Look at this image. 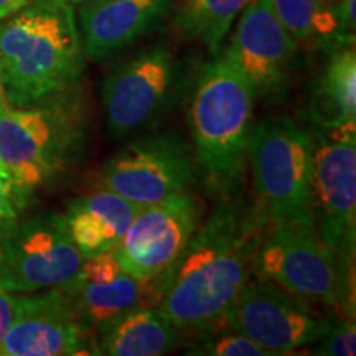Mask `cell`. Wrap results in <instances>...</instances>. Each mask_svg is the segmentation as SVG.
Segmentation results:
<instances>
[{
  "mask_svg": "<svg viewBox=\"0 0 356 356\" xmlns=\"http://www.w3.org/2000/svg\"><path fill=\"white\" fill-rule=\"evenodd\" d=\"M249 0H173L175 26L185 37L220 50L231 26Z\"/></svg>",
  "mask_w": 356,
  "mask_h": 356,
  "instance_id": "obj_20",
  "label": "cell"
},
{
  "mask_svg": "<svg viewBox=\"0 0 356 356\" xmlns=\"http://www.w3.org/2000/svg\"><path fill=\"white\" fill-rule=\"evenodd\" d=\"M181 91V73L165 47L137 53L118 65L102 83L106 126L114 139L149 131L165 119Z\"/></svg>",
  "mask_w": 356,
  "mask_h": 356,
  "instance_id": "obj_7",
  "label": "cell"
},
{
  "mask_svg": "<svg viewBox=\"0 0 356 356\" xmlns=\"http://www.w3.org/2000/svg\"><path fill=\"white\" fill-rule=\"evenodd\" d=\"M333 318L312 310L309 302L269 280H249L220 325L243 333L275 356L293 355L328 332Z\"/></svg>",
  "mask_w": 356,
  "mask_h": 356,
  "instance_id": "obj_11",
  "label": "cell"
},
{
  "mask_svg": "<svg viewBox=\"0 0 356 356\" xmlns=\"http://www.w3.org/2000/svg\"><path fill=\"white\" fill-rule=\"evenodd\" d=\"M269 220L239 195L222 198L157 275L160 314L184 332L215 327L256 270Z\"/></svg>",
  "mask_w": 356,
  "mask_h": 356,
  "instance_id": "obj_1",
  "label": "cell"
},
{
  "mask_svg": "<svg viewBox=\"0 0 356 356\" xmlns=\"http://www.w3.org/2000/svg\"><path fill=\"white\" fill-rule=\"evenodd\" d=\"M30 200L17 185L6 163L0 160V238L10 231L29 208Z\"/></svg>",
  "mask_w": 356,
  "mask_h": 356,
  "instance_id": "obj_23",
  "label": "cell"
},
{
  "mask_svg": "<svg viewBox=\"0 0 356 356\" xmlns=\"http://www.w3.org/2000/svg\"><path fill=\"white\" fill-rule=\"evenodd\" d=\"M97 355L95 333L79 317L66 289L53 287L17 297L0 356Z\"/></svg>",
  "mask_w": 356,
  "mask_h": 356,
  "instance_id": "obj_13",
  "label": "cell"
},
{
  "mask_svg": "<svg viewBox=\"0 0 356 356\" xmlns=\"http://www.w3.org/2000/svg\"><path fill=\"white\" fill-rule=\"evenodd\" d=\"M314 134L287 115L262 119L252 129L248 163L256 204L269 222L314 225Z\"/></svg>",
  "mask_w": 356,
  "mask_h": 356,
  "instance_id": "obj_6",
  "label": "cell"
},
{
  "mask_svg": "<svg viewBox=\"0 0 356 356\" xmlns=\"http://www.w3.org/2000/svg\"><path fill=\"white\" fill-rule=\"evenodd\" d=\"M81 264L83 256L61 213L22 216L0 238V282L12 293L65 286L78 274Z\"/></svg>",
  "mask_w": 356,
  "mask_h": 356,
  "instance_id": "obj_8",
  "label": "cell"
},
{
  "mask_svg": "<svg viewBox=\"0 0 356 356\" xmlns=\"http://www.w3.org/2000/svg\"><path fill=\"white\" fill-rule=\"evenodd\" d=\"M195 152L180 134L165 131L129 142L104 163L99 184L131 202L150 207L190 188L197 180Z\"/></svg>",
  "mask_w": 356,
  "mask_h": 356,
  "instance_id": "obj_10",
  "label": "cell"
},
{
  "mask_svg": "<svg viewBox=\"0 0 356 356\" xmlns=\"http://www.w3.org/2000/svg\"><path fill=\"white\" fill-rule=\"evenodd\" d=\"M74 302L79 317L92 333L102 323L142 307H157L160 287L157 277L140 282L122 270L106 284L84 282L73 277L63 286Z\"/></svg>",
  "mask_w": 356,
  "mask_h": 356,
  "instance_id": "obj_18",
  "label": "cell"
},
{
  "mask_svg": "<svg viewBox=\"0 0 356 356\" xmlns=\"http://www.w3.org/2000/svg\"><path fill=\"white\" fill-rule=\"evenodd\" d=\"M355 7L356 0H337L335 2V13L338 25H340V32L350 42H355Z\"/></svg>",
  "mask_w": 356,
  "mask_h": 356,
  "instance_id": "obj_26",
  "label": "cell"
},
{
  "mask_svg": "<svg viewBox=\"0 0 356 356\" xmlns=\"http://www.w3.org/2000/svg\"><path fill=\"white\" fill-rule=\"evenodd\" d=\"M202 216L200 200L186 191L145 207L114 249L121 269L140 282L157 277L184 251Z\"/></svg>",
  "mask_w": 356,
  "mask_h": 356,
  "instance_id": "obj_12",
  "label": "cell"
},
{
  "mask_svg": "<svg viewBox=\"0 0 356 356\" xmlns=\"http://www.w3.org/2000/svg\"><path fill=\"white\" fill-rule=\"evenodd\" d=\"M63 2H66V3H70L71 7H74V8H78V7H83V6H88V3H91V2H95V0H63Z\"/></svg>",
  "mask_w": 356,
  "mask_h": 356,
  "instance_id": "obj_30",
  "label": "cell"
},
{
  "mask_svg": "<svg viewBox=\"0 0 356 356\" xmlns=\"http://www.w3.org/2000/svg\"><path fill=\"white\" fill-rule=\"evenodd\" d=\"M297 50L299 43L280 24L270 0H249L222 55L248 79L256 99L274 101L289 86Z\"/></svg>",
  "mask_w": 356,
  "mask_h": 356,
  "instance_id": "obj_14",
  "label": "cell"
},
{
  "mask_svg": "<svg viewBox=\"0 0 356 356\" xmlns=\"http://www.w3.org/2000/svg\"><path fill=\"white\" fill-rule=\"evenodd\" d=\"M312 170V220L318 238L355 261L356 122L318 129Z\"/></svg>",
  "mask_w": 356,
  "mask_h": 356,
  "instance_id": "obj_9",
  "label": "cell"
},
{
  "mask_svg": "<svg viewBox=\"0 0 356 356\" xmlns=\"http://www.w3.org/2000/svg\"><path fill=\"white\" fill-rule=\"evenodd\" d=\"M10 108L7 102V97H6V89H3V83H2V78H0V114L6 113V111Z\"/></svg>",
  "mask_w": 356,
  "mask_h": 356,
  "instance_id": "obj_29",
  "label": "cell"
},
{
  "mask_svg": "<svg viewBox=\"0 0 356 356\" xmlns=\"http://www.w3.org/2000/svg\"><path fill=\"white\" fill-rule=\"evenodd\" d=\"M88 139L89 106L79 86L0 114V160L30 202L78 165Z\"/></svg>",
  "mask_w": 356,
  "mask_h": 356,
  "instance_id": "obj_3",
  "label": "cell"
},
{
  "mask_svg": "<svg viewBox=\"0 0 356 356\" xmlns=\"http://www.w3.org/2000/svg\"><path fill=\"white\" fill-rule=\"evenodd\" d=\"M17 297L8 292L3 284L0 282V341L6 337L8 328H10L13 320V312H15Z\"/></svg>",
  "mask_w": 356,
  "mask_h": 356,
  "instance_id": "obj_27",
  "label": "cell"
},
{
  "mask_svg": "<svg viewBox=\"0 0 356 356\" xmlns=\"http://www.w3.org/2000/svg\"><path fill=\"white\" fill-rule=\"evenodd\" d=\"M121 273V264H119L114 251H106L97 256L83 259V264L74 277L84 280V282L106 284L118 277Z\"/></svg>",
  "mask_w": 356,
  "mask_h": 356,
  "instance_id": "obj_25",
  "label": "cell"
},
{
  "mask_svg": "<svg viewBox=\"0 0 356 356\" xmlns=\"http://www.w3.org/2000/svg\"><path fill=\"white\" fill-rule=\"evenodd\" d=\"M32 2H35V0H0V20L13 15V13L30 6Z\"/></svg>",
  "mask_w": 356,
  "mask_h": 356,
  "instance_id": "obj_28",
  "label": "cell"
},
{
  "mask_svg": "<svg viewBox=\"0 0 356 356\" xmlns=\"http://www.w3.org/2000/svg\"><path fill=\"white\" fill-rule=\"evenodd\" d=\"M335 2H337V0H335Z\"/></svg>",
  "mask_w": 356,
  "mask_h": 356,
  "instance_id": "obj_31",
  "label": "cell"
},
{
  "mask_svg": "<svg viewBox=\"0 0 356 356\" xmlns=\"http://www.w3.org/2000/svg\"><path fill=\"white\" fill-rule=\"evenodd\" d=\"M353 264L327 246L314 225L269 222L254 274L309 304L330 307L340 317L355 318Z\"/></svg>",
  "mask_w": 356,
  "mask_h": 356,
  "instance_id": "obj_5",
  "label": "cell"
},
{
  "mask_svg": "<svg viewBox=\"0 0 356 356\" xmlns=\"http://www.w3.org/2000/svg\"><path fill=\"white\" fill-rule=\"evenodd\" d=\"M309 114L318 129L356 122V55L353 44L333 50L310 96Z\"/></svg>",
  "mask_w": 356,
  "mask_h": 356,
  "instance_id": "obj_19",
  "label": "cell"
},
{
  "mask_svg": "<svg viewBox=\"0 0 356 356\" xmlns=\"http://www.w3.org/2000/svg\"><path fill=\"white\" fill-rule=\"evenodd\" d=\"M145 207L104 186L70 202L66 225L83 259L114 251L134 218Z\"/></svg>",
  "mask_w": 356,
  "mask_h": 356,
  "instance_id": "obj_16",
  "label": "cell"
},
{
  "mask_svg": "<svg viewBox=\"0 0 356 356\" xmlns=\"http://www.w3.org/2000/svg\"><path fill=\"white\" fill-rule=\"evenodd\" d=\"M254 102V89L225 55L200 71L190 106L193 152L204 185L221 198L243 185Z\"/></svg>",
  "mask_w": 356,
  "mask_h": 356,
  "instance_id": "obj_4",
  "label": "cell"
},
{
  "mask_svg": "<svg viewBox=\"0 0 356 356\" xmlns=\"http://www.w3.org/2000/svg\"><path fill=\"white\" fill-rule=\"evenodd\" d=\"M184 333L155 307H142L96 328V353L106 356L167 355L184 345Z\"/></svg>",
  "mask_w": 356,
  "mask_h": 356,
  "instance_id": "obj_17",
  "label": "cell"
},
{
  "mask_svg": "<svg viewBox=\"0 0 356 356\" xmlns=\"http://www.w3.org/2000/svg\"><path fill=\"white\" fill-rule=\"evenodd\" d=\"M84 68L86 55L70 3L35 0L0 20V78L12 108L78 88Z\"/></svg>",
  "mask_w": 356,
  "mask_h": 356,
  "instance_id": "obj_2",
  "label": "cell"
},
{
  "mask_svg": "<svg viewBox=\"0 0 356 356\" xmlns=\"http://www.w3.org/2000/svg\"><path fill=\"white\" fill-rule=\"evenodd\" d=\"M173 8V0H95L78 7L83 51L95 61L122 51L154 30Z\"/></svg>",
  "mask_w": 356,
  "mask_h": 356,
  "instance_id": "obj_15",
  "label": "cell"
},
{
  "mask_svg": "<svg viewBox=\"0 0 356 356\" xmlns=\"http://www.w3.org/2000/svg\"><path fill=\"white\" fill-rule=\"evenodd\" d=\"M312 355L320 356H355L356 327L355 318H333L328 332L312 343Z\"/></svg>",
  "mask_w": 356,
  "mask_h": 356,
  "instance_id": "obj_24",
  "label": "cell"
},
{
  "mask_svg": "<svg viewBox=\"0 0 356 356\" xmlns=\"http://www.w3.org/2000/svg\"><path fill=\"white\" fill-rule=\"evenodd\" d=\"M270 6L297 43L353 44L340 32L335 0H270Z\"/></svg>",
  "mask_w": 356,
  "mask_h": 356,
  "instance_id": "obj_21",
  "label": "cell"
},
{
  "mask_svg": "<svg viewBox=\"0 0 356 356\" xmlns=\"http://www.w3.org/2000/svg\"><path fill=\"white\" fill-rule=\"evenodd\" d=\"M222 327V325H221ZM204 337L191 346L190 355L200 356H275L273 351L266 350L264 346L256 343L254 340L248 338L243 333L231 330L228 327H218L202 330Z\"/></svg>",
  "mask_w": 356,
  "mask_h": 356,
  "instance_id": "obj_22",
  "label": "cell"
}]
</instances>
